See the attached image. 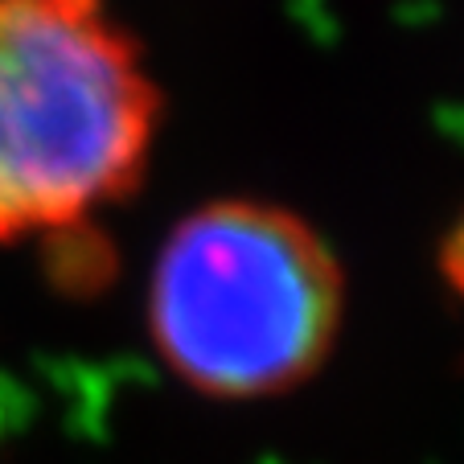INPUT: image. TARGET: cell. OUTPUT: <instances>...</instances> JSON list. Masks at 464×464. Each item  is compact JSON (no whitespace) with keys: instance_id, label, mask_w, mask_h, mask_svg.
I'll return each instance as SVG.
<instances>
[{"instance_id":"6da1fadb","label":"cell","mask_w":464,"mask_h":464,"mask_svg":"<svg viewBox=\"0 0 464 464\" xmlns=\"http://www.w3.org/2000/svg\"><path fill=\"white\" fill-rule=\"evenodd\" d=\"M160 95L103 0H0V243L71 235L144 177Z\"/></svg>"},{"instance_id":"3957f363","label":"cell","mask_w":464,"mask_h":464,"mask_svg":"<svg viewBox=\"0 0 464 464\" xmlns=\"http://www.w3.org/2000/svg\"><path fill=\"white\" fill-rule=\"evenodd\" d=\"M444 276L452 280V288L464 296V218L456 222V230L444 243Z\"/></svg>"},{"instance_id":"7a4b0ae2","label":"cell","mask_w":464,"mask_h":464,"mask_svg":"<svg viewBox=\"0 0 464 464\" xmlns=\"http://www.w3.org/2000/svg\"><path fill=\"white\" fill-rule=\"evenodd\" d=\"M345 280L300 214L227 198L173 227L152 267L149 324L165 366L210 399H267L334 353Z\"/></svg>"}]
</instances>
